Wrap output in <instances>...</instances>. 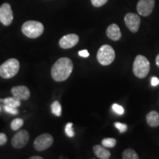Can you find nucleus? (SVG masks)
<instances>
[{"label": "nucleus", "instance_id": "obj_17", "mask_svg": "<svg viewBox=\"0 0 159 159\" xmlns=\"http://www.w3.org/2000/svg\"><path fill=\"white\" fill-rule=\"evenodd\" d=\"M3 102L5 105H8V106L13 107V108H18L21 105V100L19 99L16 98L13 96V97H7V98L3 99Z\"/></svg>", "mask_w": 159, "mask_h": 159}, {"label": "nucleus", "instance_id": "obj_21", "mask_svg": "<svg viewBox=\"0 0 159 159\" xmlns=\"http://www.w3.org/2000/svg\"><path fill=\"white\" fill-rule=\"evenodd\" d=\"M73 124L71 122L67 123L65 127V133L66 134L67 136L70 137V138H72V137L75 136V131L73 130Z\"/></svg>", "mask_w": 159, "mask_h": 159}, {"label": "nucleus", "instance_id": "obj_29", "mask_svg": "<svg viewBox=\"0 0 159 159\" xmlns=\"http://www.w3.org/2000/svg\"><path fill=\"white\" fill-rule=\"evenodd\" d=\"M156 63L157 66H158V68H159V54L156 56Z\"/></svg>", "mask_w": 159, "mask_h": 159}, {"label": "nucleus", "instance_id": "obj_1", "mask_svg": "<svg viewBox=\"0 0 159 159\" xmlns=\"http://www.w3.org/2000/svg\"><path fill=\"white\" fill-rule=\"evenodd\" d=\"M73 63L69 57H61L52 66L51 75L57 82H63L70 76L73 70Z\"/></svg>", "mask_w": 159, "mask_h": 159}, {"label": "nucleus", "instance_id": "obj_30", "mask_svg": "<svg viewBox=\"0 0 159 159\" xmlns=\"http://www.w3.org/2000/svg\"><path fill=\"white\" fill-rule=\"evenodd\" d=\"M30 159H43V158H42V157H41V156H35L30 157Z\"/></svg>", "mask_w": 159, "mask_h": 159}, {"label": "nucleus", "instance_id": "obj_5", "mask_svg": "<svg viewBox=\"0 0 159 159\" xmlns=\"http://www.w3.org/2000/svg\"><path fill=\"white\" fill-rule=\"evenodd\" d=\"M116 54L114 49L108 44L102 45L99 49L97 54L98 62L102 66H108L114 62Z\"/></svg>", "mask_w": 159, "mask_h": 159}, {"label": "nucleus", "instance_id": "obj_24", "mask_svg": "<svg viewBox=\"0 0 159 159\" xmlns=\"http://www.w3.org/2000/svg\"><path fill=\"white\" fill-rule=\"evenodd\" d=\"M4 109H5L6 112L9 113V114H11L13 115H16L18 114V113H19V111H18L16 108H13V107L8 106V105H4Z\"/></svg>", "mask_w": 159, "mask_h": 159}, {"label": "nucleus", "instance_id": "obj_19", "mask_svg": "<svg viewBox=\"0 0 159 159\" xmlns=\"http://www.w3.org/2000/svg\"><path fill=\"white\" fill-rule=\"evenodd\" d=\"M23 125H24V121L22 119H20V118L14 119L11 123V128L13 130L17 131L23 126Z\"/></svg>", "mask_w": 159, "mask_h": 159}, {"label": "nucleus", "instance_id": "obj_2", "mask_svg": "<svg viewBox=\"0 0 159 159\" xmlns=\"http://www.w3.org/2000/svg\"><path fill=\"white\" fill-rule=\"evenodd\" d=\"M44 27L43 24L37 21H27L23 24L21 31L23 34L30 39H37L43 34Z\"/></svg>", "mask_w": 159, "mask_h": 159}, {"label": "nucleus", "instance_id": "obj_10", "mask_svg": "<svg viewBox=\"0 0 159 159\" xmlns=\"http://www.w3.org/2000/svg\"><path fill=\"white\" fill-rule=\"evenodd\" d=\"M155 6V0H139L137 4V12L142 16H148L152 13Z\"/></svg>", "mask_w": 159, "mask_h": 159}, {"label": "nucleus", "instance_id": "obj_13", "mask_svg": "<svg viewBox=\"0 0 159 159\" xmlns=\"http://www.w3.org/2000/svg\"><path fill=\"white\" fill-rule=\"evenodd\" d=\"M106 35L112 41H116L122 38V33L118 25L116 24H111L106 30Z\"/></svg>", "mask_w": 159, "mask_h": 159}, {"label": "nucleus", "instance_id": "obj_9", "mask_svg": "<svg viewBox=\"0 0 159 159\" xmlns=\"http://www.w3.org/2000/svg\"><path fill=\"white\" fill-rule=\"evenodd\" d=\"M125 22L130 31L132 33H137L140 27L141 19L136 13H128L125 16Z\"/></svg>", "mask_w": 159, "mask_h": 159}, {"label": "nucleus", "instance_id": "obj_23", "mask_svg": "<svg viewBox=\"0 0 159 159\" xmlns=\"http://www.w3.org/2000/svg\"><path fill=\"white\" fill-rule=\"evenodd\" d=\"M112 108L116 114H118L119 115H122L125 112L124 108H122V106H121V105H119L118 104H116V103H114V104L112 105Z\"/></svg>", "mask_w": 159, "mask_h": 159}, {"label": "nucleus", "instance_id": "obj_18", "mask_svg": "<svg viewBox=\"0 0 159 159\" xmlns=\"http://www.w3.org/2000/svg\"><path fill=\"white\" fill-rule=\"evenodd\" d=\"M52 108V113L53 114H55L57 116H61V112H62V108H61V105L60 104L58 101H55L51 105Z\"/></svg>", "mask_w": 159, "mask_h": 159}, {"label": "nucleus", "instance_id": "obj_6", "mask_svg": "<svg viewBox=\"0 0 159 159\" xmlns=\"http://www.w3.org/2000/svg\"><path fill=\"white\" fill-rule=\"evenodd\" d=\"M53 141V137L50 134H41L35 139L34 148L38 151H43L50 148Z\"/></svg>", "mask_w": 159, "mask_h": 159}, {"label": "nucleus", "instance_id": "obj_26", "mask_svg": "<svg viewBox=\"0 0 159 159\" xmlns=\"http://www.w3.org/2000/svg\"><path fill=\"white\" fill-rule=\"evenodd\" d=\"M7 142V136L5 134H0V146H3Z\"/></svg>", "mask_w": 159, "mask_h": 159}, {"label": "nucleus", "instance_id": "obj_25", "mask_svg": "<svg viewBox=\"0 0 159 159\" xmlns=\"http://www.w3.org/2000/svg\"><path fill=\"white\" fill-rule=\"evenodd\" d=\"M91 4L96 7H101V6L104 5L108 0H91Z\"/></svg>", "mask_w": 159, "mask_h": 159}, {"label": "nucleus", "instance_id": "obj_20", "mask_svg": "<svg viewBox=\"0 0 159 159\" xmlns=\"http://www.w3.org/2000/svg\"><path fill=\"white\" fill-rule=\"evenodd\" d=\"M116 144V140L114 138H105L102 141V145L108 148H114Z\"/></svg>", "mask_w": 159, "mask_h": 159}, {"label": "nucleus", "instance_id": "obj_22", "mask_svg": "<svg viewBox=\"0 0 159 159\" xmlns=\"http://www.w3.org/2000/svg\"><path fill=\"white\" fill-rule=\"evenodd\" d=\"M114 126L116 127V129H118L121 134L126 132L127 130H128V125L126 124H123V123H121V122H115Z\"/></svg>", "mask_w": 159, "mask_h": 159}, {"label": "nucleus", "instance_id": "obj_16", "mask_svg": "<svg viewBox=\"0 0 159 159\" xmlns=\"http://www.w3.org/2000/svg\"><path fill=\"white\" fill-rule=\"evenodd\" d=\"M123 159H139V156L134 150L131 148H128L122 152Z\"/></svg>", "mask_w": 159, "mask_h": 159}, {"label": "nucleus", "instance_id": "obj_4", "mask_svg": "<svg viewBox=\"0 0 159 159\" xmlns=\"http://www.w3.org/2000/svg\"><path fill=\"white\" fill-rule=\"evenodd\" d=\"M19 62L15 58H11L0 66V76L4 79L12 78L19 70Z\"/></svg>", "mask_w": 159, "mask_h": 159}, {"label": "nucleus", "instance_id": "obj_7", "mask_svg": "<svg viewBox=\"0 0 159 159\" xmlns=\"http://www.w3.org/2000/svg\"><path fill=\"white\" fill-rule=\"evenodd\" d=\"M30 135L26 130H19L11 140V144L16 149H21L26 146L29 142Z\"/></svg>", "mask_w": 159, "mask_h": 159}, {"label": "nucleus", "instance_id": "obj_11", "mask_svg": "<svg viewBox=\"0 0 159 159\" xmlns=\"http://www.w3.org/2000/svg\"><path fill=\"white\" fill-rule=\"evenodd\" d=\"M79 42V36L76 34H68L60 39L59 46L62 49H70Z\"/></svg>", "mask_w": 159, "mask_h": 159}, {"label": "nucleus", "instance_id": "obj_8", "mask_svg": "<svg viewBox=\"0 0 159 159\" xmlns=\"http://www.w3.org/2000/svg\"><path fill=\"white\" fill-rule=\"evenodd\" d=\"M13 20V13L11 6L8 3H4L0 7V21L5 26L11 25Z\"/></svg>", "mask_w": 159, "mask_h": 159}, {"label": "nucleus", "instance_id": "obj_27", "mask_svg": "<svg viewBox=\"0 0 159 159\" xmlns=\"http://www.w3.org/2000/svg\"><path fill=\"white\" fill-rule=\"evenodd\" d=\"M78 54L81 57H87L89 56V52L86 50V49H83V50H80L78 52Z\"/></svg>", "mask_w": 159, "mask_h": 159}, {"label": "nucleus", "instance_id": "obj_15", "mask_svg": "<svg viewBox=\"0 0 159 159\" xmlns=\"http://www.w3.org/2000/svg\"><path fill=\"white\" fill-rule=\"evenodd\" d=\"M146 120L149 126L156 128L159 126V114L156 111H151L147 115Z\"/></svg>", "mask_w": 159, "mask_h": 159}, {"label": "nucleus", "instance_id": "obj_28", "mask_svg": "<svg viewBox=\"0 0 159 159\" xmlns=\"http://www.w3.org/2000/svg\"><path fill=\"white\" fill-rule=\"evenodd\" d=\"M151 84H152V85H153V86H156V85H158L159 84L158 78H157L156 77H152V79H151Z\"/></svg>", "mask_w": 159, "mask_h": 159}, {"label": "nucleus", "instance_id": "obj_3", "mask_svg": "<svg viewBox=\"0 0 159 159\" xmlns=\"http://www.w3.org/2000/svg\"><path fill=\"white\" fill-rule=\"evenodd\" d=\"M150 69V64L147 57L142 55H139L134 60L133 65L134 74L138 78H144L148 76Z\"/></svg>", "mask_w": 159, "mask_h": 159}, {"label": "nucleus", "instance_id": "obj_12", "mask_svg": "<svg viewBox=\"0 0 159 159\" xmlns=\"http://www.w3.org/2000/svg\"><path fill=\"white\" fill-rule=\"evenodd\" d=\"M11 94L19 100H27L30 97V91L25 85H17L11 89Z\"/></svg>", "mask_w": 159, "mask_h": 159}, {"label": "nucleus", "instance_id": "obj_14", "mask_svg": "<svg viewBox=\"0 0 159 159\" xmlns=\"http://www.w3.org/2000/svg\"><path fill=\"white\" fill-rule=\"evenodd\" d=\"M94 154L98 158L100 159H108L111 156V152L107 150V148L102 145H94L93 147Z\"/></svg>", "mask_w": 159, "mask_h": 159}, {"label": "nucleus", "instance_id": "obj_31", "mask_svg": "<svg viewBox=\"0 0 159 159\" xmlns=\"http://www.w3.org/2000/svg\"><path fill=\"white\" fill-rule=\"evenodd\" d=\"M0 110H1V109H0Z\"/></svg>", "mask_w": 159, "mask_h": 159}]
</instances>
